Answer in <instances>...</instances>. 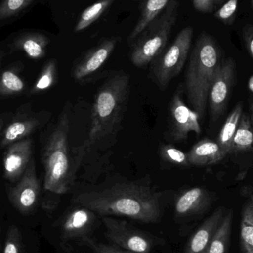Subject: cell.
<instances>
[{"instance_id": "obj_7", "label": "cell", "mask_w": 253, "mask_h": 253, "mask_svg": "<svg viewBox=\"0 0 253 253\" xmlns=\"http://www.w3.org/2000/svg\"><path fill=\"white\" fill-rule=\"evenodd\" d=\"M106 236L116 246L134 253H150L153 241L145 233L132 229L126 221L103 217Z\"/></svg>"}, {"instance_id": "obj_22", "label": "cell", "mask_w": 253, "mask_h": 253, "mask_svg": "<svg viewBox=\"0 0 253 253\" xmlns=\"http://www.w3.org/2000/svg\"><path fill=\"white\" fill-rule=\"evenodd\" d=\"M241 242L245 253H253V194L249 193L242 211Z\"/></svg>"}, {"instance_id": "obj_5", "label": "cell", "mask_w": 253, "mask_h": 253, "mask_svg": "<svg viewBox=\"0 0 253 253\" xmlns=\"http://www.w3.org/2000/svg\"><path fill=\"white\" fill-rule=\"evenodd\" d=\"M179 2L169 0L160 16L132 43L130 60L137 68L151 64L167 47L178 16Z\"/></svg>"}, {"instance_id": "obj_36", "label": "cell", "mask_w": 253, "mask_h": 253, "mask_svg": "<svg viewBox=\"0 0 253 253\" xmlns=\"http://www.w3.org/2000/svg\"><path fill=\"white\" fill-rule=\"evenodd\" d=\"M1 227H0V253H1Z\"/></svg>"}, {"instance_id": "obj_19", "label": "cell", "mask_w": 253, "mask_h": 253, "mask_svg": "<svg viewBox=\"0 0 253 253\" xmlns=\"http://www.w3.org/2000/svg\"><path fill=\"white\" fill-rule=\"evenodd\" d=\"M169 1V0H148L141 2L140 5L141 17L128 36L127 42L129 44L133 43L140 34L160 16Z\"/></svg>"}, {"instance_id": "obj_34", "label": "cell", "mask_w": 253, "mask_h": 253, "mask_svg": "<svg viewBox=\"0 0 253 253\" xmlns=\"http://www.w3.org/2000/svg\"><path fill=\"white\" fill-rule=\"evenodd\" d=\"M7 114H1L0 115V136H1V132H2L3 129L5 127V123L7 122Z\"/></svg>"}, {"instance_id": "obj_12", "label": "cell", "mask_w": 253, "mask_h": 253, "mask_svg": "<svg viewBox=\"0 0 253 253\" xmlns=\"http://www.w3.org/2000/svg\"><path fill=\"white\" fill-rule=\"evenodd\" d=\"M40 196V181L37 178L35 160L33 157L25 173L17 184L10 189L8 198L18 212L26 215L37 206Z\"/></svg>"}, {"instance_id": "obj_4", "label": "cell", "mask_w": 253, "mask_h": 253, "mask_svg": "<svg viewBox=\"0 0 253 253\" xmlns=\"http://www.w3.org/2000/svg\"><path fill=\"white\" fill-rule=\"evenodd\" d=\"M129 94V77L115 74L108 78L95 95L91 126L86 146L111 135L123 119Z\"/></svg>"}, {"instance_id": "obj_29", "label": "cell", "mask_w": 253, "mask_h": 253, "mask_svg": "<svg viewBox=\"0 0 253 253\" xmlns=\"http://www.w3.org/2000/svg\"><path fill=\"white\" fill-rule=\"evenodd\" d=\"M3 253H25L22 234L15 225L9 226Z\"/></svg>"}, {"instance_id": "obj_18", "label": "cell", "mask_w": 253, "mask_h": 253, "mask_svg": "<svg viewBox=\"0 0 253 253\" xmlns=\"http://www.w3.org/2000/svg\"><path fill=\"white\" fill-rule=\"evenodd\" d=\"M209 202L208 194L201 187H194L180 195L175 202V212L179 216H188L203 209Z\"/></svg>"}, {"instance_id": "obj_6", "label": "cell", "mask_w": 253, "mask_h": 253, "mask_svg": "<svg viewBox=\"0 0 253 253\" xmlns=\"http://www.w3.org/2000/svg\"><path fill=\"white\" fill-rule=\"evenodd\" d=\"M193 36V28H183L173 42L150 64V79L161 90H165L184 68L190 53Z\"/></svg>"}, {"instance_id": "obj_11", "label": "cell", "mask_w": 253, "mask_h": 253, "mask_svg": "<svg viewBox=\"0 0 253 253\" xmlns=\"http://www.w3.org/2000/svg\"><path fill=\"white\" fill-rule=\"evenodd\" d=\"M120 41L119 37H111L102 40L99 45L87 51L74 63L72 77L79 83L91 80L109 59Z\"/></svg>"}, {"instance_id": "obj_3", "label": "cell", "mask_w": 253, "mask_h": 253, "mask_svg": "<svg viewBox=\"0 0 253 253\" xmlns=\"http://www.w3.org/2000/svg\"><path fill=\"white\" fill-rule=\"evenodd\" d=\"M70 125V107L65 106L56 123L47 132L42 150L44 189L55 194H65L72 185L68 148Z\"/></svg>"}, {"instance_id": "obj_25", "label": "cell", "mask_w": 253, "mask_h": 253, "mask_svg": "<svg viewBox=\"0 0 253 253\" xmlns=\"http://www.w3.org/2000/svg\"><path fill=\"white\" fill-rule=\"evenodd\" d=\"M233 211H229L224 215L219 227L217 230L208 253H226L230 242L231 233Z\"/></svg>"}, {"instance_id": "obj_17", "label": "cell", "mask_w": 253, "mask_h": 253, "mask_svg": "<svg viewBox=\"0 0 253 253\" xmlns=\"http://www.w3.org/2000/svg\"><path fill=\"white\" fill-rule=\"evenodd\" d=\"M227 155L217 142L203 139L196 143L187 153L190 165L197 166H209L222 160Z\"/></svg>"}, {"instance_id": "obj_32", "label": "cell", "mask_w": 253, "mask_h": 253, "mask_svg": "<svg viewBox=\"0 0 253 253\" xmlns=\"http://www.w3.org/2000/svg\"><path fill=\"white\" fill-rule=\"evenodd\" d=\"M193 7L202 13H211L217 7L224 3L223 0H194Z\"/></svg>"}, {"instance_id": "obj_1", "label": "cell", "mask_w": 253, "mask_h": 253, "mask_svg": "<svg viewBox=\"0 0 253 253\" xmlns=\"http://www.w3.org/2000/svg\"><path fill=\"white\" fill-rule=\"evenodd\" d=\"M74 202L103 217H126L147 224L160 218L159 194L138 184H117L101 191L82 193Z\"/></svg>"}, {"instance_id": "obj_28", "label": "cell", "mask_w": 253, "mask_h": 253, "mask_svg": "<svg viewBox=\"0 0 253 253\" xmlns=\"http://www.w3.org/2000/svg\"><path fill=\"white\" fill-rule=\"evenodd\" d=\"M159 154L162 160L168 163L184 167L190 166L187 154L175 148L173 146L169 144L162 146L159 150Z\"/></svg>"}, {"instance_id": "obj_14", "label": "cell", "mask_w": 253, "mask_h": 253, "mask_svg": "<svg viewBox=\"0 0 253 253\" xmlns=\"http://www.w3.org/2000/svg\"><path fill=\"white\" fill-rule=\"evenodd\" d=\"M95 221V213L81 206L68 214L62 226V239L64 242L82 239L87 236Z\"/></svg>"}, {"instance_id": "obj_21", "label": "cell", "mask_w": 253, "mask_h": 253, "mask_svg": "<svg viewBox=\"0 0 253 253\" xmlns=\"http://www.w3.org/2000/svg\"><path fill=\"white\" fill-rule=\"evenodd\" d=\"M242 114H243V105L242 103H239L229 114L218 135L217 144L219 145L224 152L227 153V154L232 153L233 138L236 135Z\"/></svg>"}, {"instance_id": "obj_35", "label": "cell", "mask_w": 253, "mask_h": 253, "mask_svg": "<svg viewBox=\"0 0 253 253\" xmlns=\"http://www.w3.org/2000/svg\"><path fill=\"white\" fill-rule=\"evenodd\" d=\"M4 53L2 50L0 49V68H1V61H2L3 56H4Z\"/></svg>"}, {"instance_id": "obj_23", "label": "cell", "mask_w": 253, "mask_h": 253, "mask_svg": "<svg viewBox=\"0 0 253 253\" xmlns=\"http://www.w3.org/2000/svg\"><path fill=\"white\" fill-rule=\"evenodd\" d=\"M253 148V131L251 118L243 114L233 141L232 153L249 151Z\"/></svg>"}, {"instance_id": "obj_9", "label": "cell", "mask_w": 253, "mask_h": 253, "mask_svg": "<svg viewBox=\"0 0 253 253\" xmlns=\"http://www.w3.org/2000/svg\"><path fill=\"white\" fill-rule=\"evenodd\" d=\"M46 118L42 113L32 111L30 104L22 105L3 129L0 136V149L7 148L17 141L30 138L43 126Z\"/></svg>"}, {"instance_id": "obj_37", "label": "cell", "mask_w": 253, "mask_h": 253, "mask_svg": "<svg viewBox=\"0 0 253 253\" xmlns=\"http://www.w3.org/2000/svg\"><path fill=\"white\" fill-rule=\"evenodd\" d=\"M251 4H252V7L253 9V1H251Z\"/></svg>"}, {"instance_id": "obj_10", "label": "cell", "mask_w": 253, "mask_h": 253, "mask_svg": "<svg viewBox=\"0 0 253 253\" xmlns=\"http://www.w3.org/2000/svg\"><path fill=\"white\" fill-rule=\"evenodd\" d=\"M181 86L177 89L169 104V137L174 141H185L190 132H202L199 116L184 103Z\"/></svg>"}, {"instance_id": "obj_27", "label": "cell", "mask_w": 253, "mask_h": 253, "mask_svg": "<svg viewBox=\"0 0 253 253\" xmlns=\"http://www.w3.org/2000/svg\"><path fill=\"white\" fill-rule=\"evenodd\" d=\"M36 4L34 0H5L0 3V21L10 19L23 13Z\"/></svg>"}, {"instance_id": "obj_2", "label": "cell", "mask_w": 253, "mask_h": 253, "mask_svg": "<svg viewBox=\"0 0 253 253\" xmlns=\"http://www.w3.org/2000/svg\"><path fill=\"white\" fill-rule=\"evenodd\" d=\"M222 60L216 41L207 33L200 34L190 53L184 79L187 101L199 120L205 117L210 90Z\"/></svg>"}, {"instance_id": "obj_24", "label": "cell", "mask_w": 253, "mask_h": 253, "mask_svg": "<svg viewBox=\"0 0 253 253\" xmlns=\"http://www.w3.org/2000/svg\"><path fill=\"white\" fill-rule=\"evenodd\" d=\"M57 62L50 59L44 64L38 78L30 90V95H35L42 93L51 89L57 81Z\"/></svg>"}, {"instance_id": "obj_38", "label": "cell", "mask_w": 253, "mask_h": 253, "mask_svg": "<svg viewBox=\"0 0 253 253\" xmlns=\"http://www.w3.org/2000/svg\"></svg>"}, {"instance_id": "obj_16", "label": "cell", "mask_w": 253, "mask_h": 253, "mask_svg": "<svg viewBox=\"0 0 253 253\" xmlns=\"http://www.w3.org/2000/svg\"><path fill=\"white\" fill-rule=\"evenodd\" d=\"M50 40L42 33L28 31L19 34L13 40L10 49L22 51L33 59H40L46 55Z\"/></svg>"}, {"instance_id": "obj_15", "label": "cell", "mask_w": 253, "mask_h": 253, "mask_svg": "<svg viewBox=\"0 0 253 253\" xmlns=\"http://www.w3.org/2000/svg\"><path fill=\"white\" fill-rule=\"evenodd\" d=\"M224 217L222 208L215 210L193 234L185 253H208L211 242Z\"/></svg>"}, {"instance_id": "obj_26", "label": "cell", "mask_w": 253, "mask_h": 253, "mask_svg": "<svg viewBox=\"0 0 253 253\" xmlns=\"http://www.w3.org/2000/svg\"><path fill=\"white\" fill-rule=\"evenodd\" d=\"M114 2V0H103L89 6L80 15L74 31L81 32L99 19Z\"/></svg>"}, {"instance_id": "obj_13", "label": "cell", "mask_w": 253, "mask_h": 253, "mask_svg": "<svg viewBox=\"0 0 253 253\" xmlns=\"http://www.w3.org/2000/svg\"><path fill=\"white\" fill-rule=\"evenodd\" d=\"M3 159L4 177L10 182L20 179L33 158V140L25 138L7 147Z\"/></svg>"}, {"instance_id": "obj_8", "label": "cell", "mask_w": 253, "mask_h": 253, "mask_svg": "<svg viewBox=\"0 0 253 253\" xmlns=\"http://www.w3.org/2000/svg\"><path fill=\"white\" fill-rule=\"evenodd\" d=\"M236 63L233 59H223L208 97L212 121H216L227 108L233 86L236 83Z\"/></svg>"}, {"instance_id": "obj_31", "label": "cell", "mask_w": 253, "mask_h": 253, "mask_svg": "<svg viewBox=\"0 0 253 253\" xmlns=\"http://www.w3.org/2000/svg\"><path fill=\"white\" fill-rule=\"evenodd\" d=\"M87 247L90 248L94 253H134L125 251L117 246H111V245H104V244L98 243L93 239H90L88 236H85L82 239Z\"/></svg>"}, {"instance_id": "obj_30", "label": "cell", "mask_w": 253, "mask_h": 253, "mask_svg": "<svg viewBox=\"0 0 253 253\" xmlns=\"http://www.w3.org/2000/svg\"><path fill=\"white\" fill-rule=\"evenodd\" d=\"M238 4V0H230L227 1L215 12V18L226 25H233L237 13Z\"/></svg>"}, {"instance_id": "obj_33", "label": "cell", "mask_w": 253, "mask_h": 253, "mask_svg": "<svg viewBox=\"0 0 253 253\" xmlns=\"http://www.w3.org/2000/svg\"><path fill=\"white\" fill-rule=\"evenodd\" d=\"M243 37L247 50L253 59V26L248 25L244 28Z\"/></svg>"}, {"instance_id": "obj_20", "label": "cell", "mask_w": 253, "mask_h": 253, "mask_svg": "<svg viewBox=\"0 0 253 253\" xmlns=\"http://www.w3.org/2000/svg\"><path fill=\"white\" fill-rule=\"evenodd\" d=\"M22 64L10 65L0 74V97L8 98L21 95L25 89V82L20 75Z\"/></svg>"}]
</instances>
